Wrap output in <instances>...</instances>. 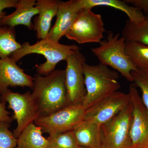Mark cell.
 I'll return each mask as SVG.
<instances>
[{
  "instance_id": "obj_19",
  "label": "cell",
  "mask_w": 148,
  "mask_h": 148,
  "mask_svg": "<svg viewBox=\"0 0 148 148\" xmlns=\"http://www.w3.org/2000/svg\"><path fill=\"white\" fill-rule=\"evenodd\" d=\"M125 41L139 43L148 46V19L138 23L127 20L122 32Z\"/></svg>"
},
{
  "instance_id": "obj_24",
  "label": "cell",
  "mask_w": 148,
  "mask_h": 148,
  "mask_svg": "<svg viewBox=\"0 0 148 148\" xmlns=\"http://www.w3.org/2000/svg\"><path fill=\"white\" fill-rule=\"evenodd\" d=\"M10 124L0 122V148H15L18 139L9 129Z\"/></svg>"
},
{
  "instance_id": "obj_2",
  "label": "cell",
  "mask_w": 148,
  "mask_h": 148,
  "mask_svg": "<svg viewBox=\"0 0 148 148\" xmlns=\"http://www.w3.org/2000/svg\"><path fill=\"white\" fill-rule=\"evenodd\" d=\"M79 47L75 45H64L46 38L34 44L24 42L21 47L13 52L10 57L16 62L26 56L33 53L41 54L46 59L45 63L36 66L37 74L47 75L55 71L57 64L60 61H66L67 58L79 51Z\"/></svg>"
},
{
  "instance_id": "obj_22",
  "label": "cell",
  "mask_w": 148,
  "mask_h": 148,
  "mask_svg": "<svg viewBox=\"0 0 148 148\" xmlns=\"http://www.w3.org/2000/svg\"><path fill=\"white\" fill-rule=\"evenodd\" d=\"M47 148H80L72 131L49 135Z\"/></svg>"
},
{
  "instance_id": "obj_10",
  "label": "cell",
  "mask_w": 148,
  "mask_h": 148,
  "mask_svg": "<svg viewBox=\"0 0 148 148\" xmlns=\"http://www.w3.org/2000/svg\"><path fill=\"white\" fill-rule=\"evenodd\" d=\"M130 102L129 93L116 91L85 110L84 120L101 125L120 112Z\"/></svg>"
},
{
  "instance_id": "obj_8",
  "label": "cell",
  "mask_w": 148,
  "mask_h": 148,
  "mask_svg": "<svg viewBox=\"0 0 148 148\" xmlns=\"http://www.w3.org/2000/svg\"><path fill=\"white\" fill-rule=\"evenodd\" d=\"M1 100L8 104L14 112L13 120L17 126L14 130V137L18 138L23 129L40 116L36 103L30 91L24 93L12 92L10 88L1 93Z\"/></svg>"
},
{
  "instance_id": "obj_9",
  "label": "cell",
  "mask_w": 148,
  "mask_h": 148,
  "mask_svg": "<svg viewBox=\"0 0 148 148\" xmlns=\"http://www.w3.org/2000/svg\"><path fill=\"white\" fill-rule=\"evenodd\" d=\"M86 59L80 51L66 59L65 85L69 105H82L86 95L83 66Z\"/></svg>"
},
{
  "instance_id": "obj_20",
  "label": "cell",
  "mask_w": 148,
  "mask_h": 148,
  "mask_svg": "<svg viewBox=\"0 0 148 148\" xmlns=\"http://www.w3.org/2000/svg\"><path fill=\"white\" fill-rule=\"evenodd\" d=\"M21 47L16 40L15 27L0 26V58L9 57Z\"/></svg>"
},
{
  "instance_id": "obj_27",
  "label": "cell",
  "mask_w": 148,
  "mask_h": 148,
  "mask_svg": "<svg viewBox=\"0 0 148 148\" xmlns=\"http://www.w3.org/2000/svg\"><path fill=\"white\" fill-rule=\"evenodd\" d=\"M125 2L148 13V0H124Z\"/></svg>"
},
{
  "instance_id": "obj_25",
  "label": "cell",
  "mask_w": 148,
  "mask_h": 148,
  "mask_svg": "<svg viewBox=\"0 0 148 148\" xmlns=\"http://www.w3.org/2000/svg\"><path fill=\"white\" fill-rule=\"evenodd\" d=\"M5 103L1 100L0 94V122L11 124L14 120L12 117L10 116V113L6 108Z\"/></svg>"
},
{
  "instance_id": "obj_12",
  "label": "cell",
  "mask_w": 148,
  "mask_h": 148,
  "mask_svg": "<svg viewBox=\"0 0 148 148\" xmlns=\"http://www.w3.org/2000/svg\"><path fill=\"white\" fill-rule=\"evenodd\" d=\"M34 78L26 74L10 56L0 58V92L9 87H27L32 88Z\"/></svg>"
},
{
  "instance_id": "obj_1",
  "label": "cell",
  "mask_w": 148,
  "mask_h": 148,
  "mask_svg": "<svg viewBox=\"0 0 148 148\" xmlns=\"http://www.w3.org/2000/svg\"><path fill=\"white\" fill-rule=\"evenodd\" d=\"M33 78L32 95L40 116L48 115L69 106L65 70H55L46 76L37 73Z\"/></svg>"
},
{
  "instance_id": "obj_5",
  "label": "cell",
  "mask_w": 148,
  "mask_h": 148,
  "mask_svg": "<svg viewBox=\"0 0 148 148\" xmlns=\"http://www.w3.org/2000/svg\"><path fill=\"white\" fill-rule=\"evenodd\" d=\"M131 101L119 113L101 126V148H131Z\"/></svg>"
},
{
  "instance_id": "obj_16",
  "label": "cell",
  "mask_w": 148,
  "mask_h": 148,
  "mask_svg": "<svg viewBox=\"0 0 148 148\" xmlns=\"http://www.w3.org/2000/svg\"><path fill=\"white\" fill-rule=\"evenodd\" d=\"M101 126L84 120L73 130L74 138L80 147L101 148Z\"/></svg>"
},
{
  "instance_id": "obj_14",
  "label": "cell",
  "mask_w": 148,
  "mask_h": 148,
  "mask_svg": "<svg viewBox=\"0 0 148 148\" xmlns=\"http://www.w3.org/2000/svg\"><path fill=\"white\" fill-rule=\"evenodd\" d=\"M36 0H18L13 12L6 15L0 21V26L15 27L23 25L29 30L33 29L32 18L39 13Z\"/></svg>"
},
{
  "instance_id": "obj_13",
  "label": "cell",
  "mask_w": 148,
  "mask_h": 148,
  "mask_svg": "<svg viewBox=\"0 0 148 148\" xmlns=\"http://www.w3.org/2000/svg\"><path fill=\"white\" fill-rule=\"evenodd\" d=\"M81 9L78 0L67 1H60L56 19L54 25L51 28L47 38L56 42L66 35L71 29Z\"/></svg>"
},
{
  "instance_id": "obj_18",
  "label": "cell",
  "mask_w": 148,
  "mask_h": 148,
  "mask_svg": "<svg viewBox=\"0 0 148 148\" xmlns=\"http://www.w3.org/2000/svg\"><path fill=\"white\" fill-rule=\"evenodd\" d=\"M41 128L34 123L26 126L17 138L15 148H47L48 140L42 135Z\"/></svg>"
},
{
  "instance_id": "obj_28",
  "label": "cell",
  "mask_w": 148,
  "mask_h": 148,
  "mask_svg": "<svg viewBox=\"0 0 148 148\" xmlns=\"http://www.w3.org/2000/svg\"><path fill=\"white\" fill-rule=\"evenodd\" d=\"M80 148H85V147H80Z\"/></svg>"
},
{
  "instance_id": "obj_7",
  "label": "cell",
  "mask_w": 148,
  "mask_h": 148,
  "mask_svg": "<svg viewBox=\"0 0 148 148\" xmlns=\"http://www.w3.org/2000/svg\"><path fill=\"white\" fill-rule=\"evenodd\" d=\"M82 105H70L53 113L40 116L34 123L49 135L72 131L84 120Z\"/></svg>"
},
{
  "instance_id": "obj_26",
  "label": "cell",
  "mask_w": 148,
  "mask_h": 148,
  "mask_svg": "<svg viewBox=\"0 0 148 148\" xmlns=\"http://www.w3.org/2000/svg\"><path fill=\"white\" fill-rule=\"evenodd\" d=\"M18 0H0V21L6 13L4 10L5 9L15 8Z\"/></svg>"
},
{
  "instance_id": "obj_23",
  "label": "cell",
  "mask_w": 148,
  "mask_h": 148,
  "mask_svg": "<svg viewBox=\"0 0 148 148\" xmlns=\"http://www.w3.org/2000/svg\"><path fill=\"white\" fill-rule=\"evenodd\" d=\"M131 75L133 84L140 88L141 99L148 112V70L138 69L131 72Z\"/></svg>"
},
{
  "instance_id": "obj_15",
  "label": "cell",
  "mask_w": 148,
  "mask_h": 148,
  "mask_svg": "<svg viewBox=\"0 0 148 148\" xmlns=\"http://www.w3.org/2000/svg\"><path fill=\"white\" fill-rule=\"evenodd\" d=\"M60 1L58 0H38L36 6L39 13L34 18L33 29L40 40L47 38L51 29V22L57 15Z\"/></svg>"
},
{
  "instance_id": "obj_21",
  "label": "cell",
  "mask_w": 148,
  "mask_h": 148,
  "mask_svg": "<svg viewBox=\"0 0 148 148\" xmlns=\"http://www.w3.org/2000/svg\"><path fill=\"white\" fill-rule=\"evenodd\" d=\"M125 50L138 69L148 70V46L139 43L125 41Z\"/></svg>"
},
{
  "instance_id": "obj_17",
  "label": "cell",
  "mask_w": 148,
  "mask_h": 148,
  "mask_svg": "<svg viewBox=\"0 0 148 148\" xmlns=\"http://www.w3.org/2000/svg\"><path fill=\"white\" fill-rule=\"evenodd\" d=\"M81 9H91L98 6H105L118 10L124 12L130 21L138 23L146 19L143 12L135 7L130 5L124 1L119 0H79Z\"/></svg>"
},
{
  "instance_id": "obj_3",
  "label": "cell",
  "mask_w": 148,
  "mask_h": 148,
  "mask_svg": "<svg viewBox=\"0 0 148 148\" xmlns=\"http://www.w3.org/2000/svg\"><path fill=\"white\" fill-rule=\"evenodd\" d=\"M86 95L82 106L86 110L121 87L117 72L100 63L90 65L84 63L83 66Z\"/></svg>"
},
{
  "instance_id": "obj_29",
  "label": "cell",
  "mask_w": 148,
  "mask_h": 148,
  "mask_svg": "<svg viewBox=\"0 0 148 148\" xmlns=\"http://www.w3.org/2000/svg\"><path fill=\"white\" fill-rule=\"evenodd\" d=\"M147 18V19H148V18Z\"/></svg>"
},
{
  "instance_id": "obj_30",
  "label": "cell",
  "mask_w": 148,
  "mask_h": 148,
  "mask_svg": "<svg viewBox=\"0 0 148 148\" xmlns=\"http://www.w3.org/2000/svg\"><path fill=\"white\" fill-rule=\"evenodd\" d=\"M0 94H1V92H0Z\"/></svg>"
},
{
  "instance_id": "obj_11",
  "label": "cell",
  "mask_w": 148,
  "mask_h": 148,
  "mask_svg": "<svg viewBox=\"0 0 148 148\" xmlns=\"http://www.w3.org/2000/svg\"><path fill=\"white\" fill-rule=\"evenodd\" d=\"M128 93L133 107L130 130L131 148H148V111L134 84L130 86Z\"/></svg>"
},
{
  "instance_id": "obj_4",
  "label": "cell",
  "mask_w": 148,
  "mask_h": 148,
  "mask_svg": "<svg viewBox=\"0 0 148 148\" xmlns=\"http://www.w3.org/2000/svg\"><path fill=\"white\" fill-rule=\"evenodd\" d=\"M125 42L119 34L109 33L107 39L102 41L99 47L93 48L91 51L100 63L113 68L128 81L133 82L131 72L138 69L125 53Z\"/></svg>"
},
{
  "instance_id": "obj_6",
  "label": "cell",
  "mask_w": 148,
  "mask_h": 148,
  "mask_svg": "<svg viewBox=\"0 0 148 148\" xmlns=\"http://www.w3.org/2000/svg\"><path fill=\"white\" fill-rule=\"evenodd\" d=\"M106 32L102 16L94 13L91 9L82 8L71 29L65 36L80 44L99 43Z\"/></svg>"
}]
</instances>
